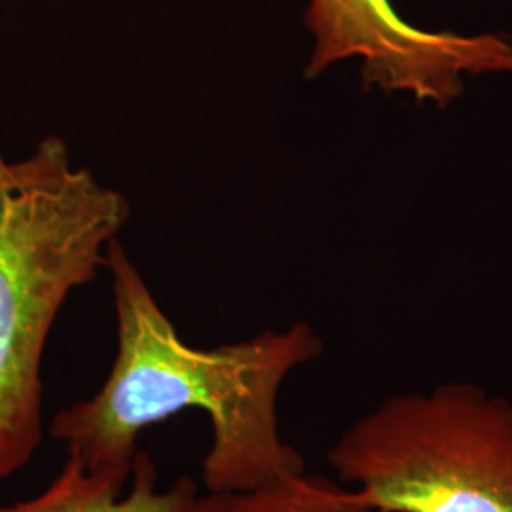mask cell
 Listing matches in <instances>:
<instances>
[{
    "label": "cell",
    "instance_id": "6",
    "mask_svg": "<svg viewBox=\"0 0 512 512\" xmlns=\"http://www.w3.org/2000/svg\"><path fill=\"white\" fill-rule=\"evenodd\" d=\"M177 512H378L353 488L323 475L285 476L253 490L194 495Z\"/></svg>",
    "mask_w": 512,
    "mask_h": 512
},
{
    "label": "cell",
    "instance_id": "7",
    "mask_svg": "<svg viewBox=\"0 0 512 512\" xmlns=\"http://www.w3.org/2000/svg\"><path fill=\"white\" fill-rule=\"evenodd\" d=\"M6 164H8V162H6V160H4V156L0 154V173H2V169L6 167Z\"/></svg>",
    "mask_w": 512,
    "mask_h": 512
},
{
    "label": "cell",
    "instance_id": "5",
    "mask_svg": "<svg viewBox=\"0 0 512 512\" xmlns=\"http://www.w3.org/2000/svg\"><path fill=\"white\" fill-rule=\"evenodd\" d=\"M90 473L78 459L67 456L61 471L44 492L0 512H177L200 492L196 480L183 476L167 490L158 488V467L147 452L133 461L131 482Z\"/></svg>",
    "mask_w": 512,
    "mask_h": 512
},
{
    "label": "cell",
    "instance_id": "2",
    "mask_svg": "<svg viewBox=\"0 0 512 512\" xmlns=\"http://www.w3.org/2000/svg\"><path fill=\"white\" fill-rule=\"evenodd\" d=\"M128 215L126 198L74 167L57 137L0 173V482L42 442L40 368L55 317L107 266Z\"/></svg>",
    "mask_w": 512,
    "mask_h": 512
},
{
    "label": "cell",
    "instance_id": "3",
    "mask_svg": "<svg viewBox=\"0 0 512 512\" xmlns=\"http://www.w3.org/2000/svg\"><path fill=\"white\" fill-rule=\"evenodd\" d=\"M378 512H512V401L469 382L391 395L327 452Z\"/></svg>",
    "mask_w": 512,
    "mask_h": 512
},
{
    "label": "cell",
    "instance_id": "4",
    "mask_svg": "<svg viewBox=\"0 0 512 512\" xmlns=\"http://www.w3.org/2000/svg\"><path fill=\"white\" fill-rule=\"evenodd\" d=\"M304 23L313 38L306 78L359 59L366 88L446 107L467 76L512 74L509 35L429 31L404 19L391 0H308Z\"/></svg>",
    "mask_w": 512,
    "mask_h": 512
},
{
    "label": "cell",
    "instance_id": "1",
    "mask_svg": "<svg viewBox=\"0 0 512 512\" xmlns=\"http://www.w3.org/2000/svg\"><path fill=\"white\" fill-rule=\"evenodd\" d=\"M107 268L118 349L99 391L59 410L50 423L67 456L90 473L129 482L145 429L184 410H202L213 427L202 463L205 490H253L304 473L302 454L281 437L277 397L294 368L323 353L315 330L294 323L238 344L192 348L114 239Z\"/></svg>",
    "mask_w": 512,
    "mask_h": 512
}]
</instances>
